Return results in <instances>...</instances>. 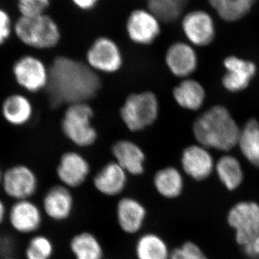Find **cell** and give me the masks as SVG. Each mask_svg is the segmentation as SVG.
<instances>
[{
  "label": "cell",
  "instance_id": "cell-24",
  "mask_svg": "<svg viewBox=\"0 0 259 259\" xmlns=\"http://www.w3.org/2000/svg\"><path fill=\"white\" fill-rule=\"evenodd\" d=\"M69 249L74 259H103L105 250L101 241L90 231H81L72 236Z\"/></svg>",
  "mask_w": 259,
  "mask_h": 259
},
{
  "label": "cell",
  "instance_id": "cell-12",
  "mask_svg": "<svg viewBox=\"0 0 259 259\" xmlns=\"http://www.w3.org/2000/svg\"><path fill=\"white\" fill-rule=\"evenodd\" d=\"M115 215L121 231L132 236L142 231L147 220L148 211L139 199L125 196L117 201Z\"/></svg>",
  "mask_w": 259,
  "mask_h": 259
},
{
  "label": "cell",
  "instance_id": "cell-19",
  "mask_svg": "<svg viewBox=\"0 0 259 259\" xmlns=\"http://www.w3.org/2000/svg\"><path fill=\"white\" fill-rule=\"evenodd\" d=\"M181 164L186 175L196 181L207 179L214 168V162L210 153L206 148L197 145L188 146L184 149Z\"/></svg>",
  "mask_w": 259,
  "mask_h": 259
},
{
  "label": "cell",
  "instance_id": "cell-14",
  "mask_svg": "<svg viewBox=\"0 0 259 259\" xmlns=\"http://www.w3.org/2000/svg\"><path fill=\"white\" fill-rule=\"evenodd\" d=\"M90 174V164L83 155L69 151L61 156L56 168V175L61 185L69 189L83 185Z\"/></svg>",
  "mask_w": 259,
  "mask_h": 259
},
{
  "label": "cell",
  "instance_id": "cell-27",
  "mask_svg": "<svg viewBox=\"0 0 259 259\" xmlns=\"http://www.w3.org/2000/svg\"><path fill=\"white\" fill-rule=\"evenodd\" d=\"M238 145L245 158L259 168V123L250 119L241 131Z\"/></svg>",
  "mask_w": 259,
  "mask_h": 259
},
{
  "label": "cell",
  "instance_id": "cell-10",
  "mask_svg": "<svg viewBox=\"0 0 259 259\" xmlns=\"http://www.w3.org/2000/svg\"><path fill=\"white\" fill-rule=\"evenodd\" d=\"M38 181L31 168L17 165L3 174L2 187L10 198L15 201L30 199L36 193Z\"/></svg>",
  "mask_w": 259,
  "mask_h": 259
},
{
  "label": "cell",
  "instance_id": "cell-30",
  "mask_svg": "<svg viewBox=\"0 0 259 259\" xmlns=\"http://www.w3.org/2000/svg\"><path fill=\"white\" fill-rule=\"evenodd\" d=\"M54 243L44 235H35L30 238L25 248L26 259H51L54 254Z\"/></svg>",
  "mask_w": 259,
  "mask_h": 259
},
{
  "label": "cell",
  "instance_id": "cell-21",
  "mask_svg": "<svg viewBox=\"0 0 259 259\" xmlns=\"http://www.w3.org/2000/svg\"><path fill=\"white\" fill-rule=\"evenodd\" d=\"M153 185L158 195L163 198L175 199L183 192L185 182L178 168L168 166L160 168L154 174Z\"/></svg>",
  "mask_w": 259,
  "mask_h": 259
},
{
  "label": "cell",
  "instance_id": "cell-3",
  "mask_svg": "<svg viewBox=\"0 0 259 259\" xmlns=\"http://www.w3.org/2000/svg\"><path fill=\"white\" fill-rule=\"evenodd\" d=\"M13 28L20 41L34 49H52L61 40L59 25L47 13L33 17L20 16Z\"/></svg>",
  "mask_w": 259,
  "mask_h": 259
},
{
  "label": "cell",
  "instance_id": "cell-36",
  "mask_svg": "<svg viewBox=\"0 0 259 259\" xmlns=\"http://www.w3.org/2000/svg\"><path fill=\"white\" fill-rule=\"evenodd\" d=\"M100 0H71V3L81 11L89 12L95 9Z\"/></svg>",
  "mask_w": 259,
  "mask_h": 259
},
{
  "label": "cell",
  "instance_id": "cell-15",
  "mask_svg": "<svg viewBox=\"0 0 259 259\" xmlns=\"http://www.w3.org/2000/svg\"><path fill=\"white\" fill-rule=\"evenodd\" d=\"M74 198L71 189L62 185H54L42 197V212L55 222H64L72 215Z\"/></svg>",
  "mask_w": 259,
  "mask_h": 259
},
{
  "label": "cell",
  "instance_id": "cell-34",
  "mask_svg": "<svg viewBox=\"0 0 259 259\" xmlns=\"http://www.w3.org/2000/svg\"><path fill=\"white\" fill-rule=\"evenodd\" d=\"M15 248H16V245H15V241L13 238H11V237L3 238L0 254L2 255L3 258L13 257Z\"/></svg>",
  "mask_w": 259,
  "mask_h": 259
},
{
  "label": "cell",
  "instance_id": "cell-23",
  "mask_svg": "<svg viewBox=\"0 0 259 259\" xmlns=\"http://www.w3.org/2000/svg\"><path fill=\"white\" fill-rule=\"evenodd\" d=\"M258 0H207L212 11L223 21L235 23L245 18Z\"/></svg>",
  "mask_w": 259,
  "mask_h": 259
},
{
  "label": "cell",
  "instance_id": "cell-25",
  "mask_svg": "<svg viewBox=\"0 0 259 259\" xmlns=\"http://www.w3.org/2000/svg\"><path fill=\"white\" fill-rule=\"evenodd\" d=\"M174 99L182 108L196 111L202 106L205 92L200 83L194 79H186L174 88Z\"/></svg>",
  "mask_w": 259,
  "mask_h": 259
},
{
  "label": "cell",
  "instance_id": "cell-31",
  "mask_svg": "<svg viewBox=\"0 0 259 259\" xmlns=\"http://www.w3.org/2000/svg\"><path fill=\"white\" fill-rule=\"evenodd\" d=\"M20 16L33 17L46 13L51 0H16Z\"/></svg>",
  "mask_w": 259,
  "mask_h": 259
},
{
  "label": "cell",
  "instance_id": "cell-2",
  "mask_svg": "<svg viewBox=\"0 0 259 259\" xmlns=\"http://www.w3.org/2000/svg\"><path fill=\"white\" fill-rule=\"evenodd\" d=\"M193 134L200 146L228 151L238 145L241 130L226 107L217 105L196 119Z\"/></svg>",
  "mask_w": 259,
  "mask_h": 259
},
{
  "label": "cell",
  "instance_id": "cell-16",
  "mask_svg": "<svg viewBox=\"0 0 259 259\" xmlns=\"http://www.w3.org/2000/svg\"><path fill=\"white\" fill-rule=\"evenodd\" d=\"M128 181V174L117 163L110 161L95 174L93 186L102 195L115 197L125 191Z\"/></svg>",
  "mask_w": 259,
  "mask_h": 259
},
{
  "label": "cell",
  "instance_id": "cell-1",
  "mask_svg": "<svg viewBox=\"0 0 259 259\" xmlns=\"http://www.w3.org/2000/svg\"><path fill=\"white\" fill-rule=\"evenodd\" d=\"M47 87L53 107L88 102L96 97L102 87L101 79L87 63L58 56L49 68Z\"/></svg>",
  "mask_w": 259,
  "mask_h": 259
},
{
  "label": "cell",
  "instance_id": "cell-33",
  "mask_svg": "<svg viewBox=\"0 0 259 259\" xmlns=\"http://www.w3.org/2000/svg\"><path fill=\"white\" fill-rule=\"evenodd\" d=\"M12 32V21L6 10L0 8V46L10 36Z\"/></svg>",
  "mask_w": 259,
  "mask_h": 259
},
{
  "label": "cell",
  "instance_id": "cell-7",
  "mask_svg": "<svg viewBox=\"0 0 259 259\" xmlns=\"http://www.w3.org/2000/svg\"><path fill=\"white\" fill-rule=\"evenodd\" d=\"M180 20L181 28L191 45L207 47L214 40L215 22L207 10L197 8L186 11Z\"/></svg>",
  "mask_w": 259,
  "mask_h": 259
},
{
  "label": "cell",
  "instance_id": "cell-32",
  "mask_svg": "<svg viewBox=\"0 0 259 259\" xmlns=\"http://www.w3.org/2000/svg\"><path fill=\"white\" fill-rule=\"evenodd\" d=\"M170 259H208L202 249L192 241H186L171 250Z\"/></svg>",
  "mask_w": 259,
  "mask_h": 259
},
{
  "label": "cell",
  "instance_id": "cell-13",
  "mask_svg": "<svg viewBox=\"0 0 259 259\" xmlns=\"http://www.w3.org/2000/svg\"><path fill=\"white\" fill-rule=\"evenodd\" d=\"M42 213L30 199L15 201L8 212V221L13 229L20 234H32L41 228Z\"/></svg>",
  "mask_w": 259,
  "mask_h": 259
},
{
  "label": "cell",
  "instance_id": "cell-4",
  "mask_svg": "<svg viewBox=\"0 0 259 259\" xmlns=\"http://www.w3.org/2000/svg\"><path fill=\"white\" fill-rule=\"evenodd\" d=\"M159 114V102L151 91L132 93L120 108V117L131 132H139L153 125Z\"/></svg>",
  "mask_w": 259,
  "mask_h": 259
},
{
  "label": "cell",
  "instance_id": "cell-41",
  "mask_svg": "<svg viewBox=\"0 0 259 259\" xmlns=\"http://www.w3.org/2000/svg\"><path fill=\"white\" fill-rule=\"evenodd\" d=\"M103 259H107V258H103Z\"/></svg>",
  "mask_w": 259,
  "mask_h": 259
},
{
  "label": "cell",
  "instance_id": "cell-6",
  "mask_svg": "<svg viewBox=\"0 0 259 259\" xmlns=\"http://www.w3.org/2000/svg\"><path fill=\"white\" fill-rule=\"evenodd\" d=\"M86 60L94 71L105 74L117 72L123 65L120 47L108 36H100L94 40L87 51Z\"/></svg>",
  "mask_w": 259,
  "mask_h": 259
},
{
  "label": "cell",
  "instance_id": "cell-35",
  "mask_svg": "<svg viewBox=\"0 0 259 259\" xmlns=\"http://www.w3.org/2000/svg\"><path fill=\"white\" fill-rule=\"evenodd\" d=\"M245 254L250 258L259 259V236L243 245Z\"/></svg>",
  "mask_w": 259,
  "mask_h": 259
},
{
  "label": "cell",
  "instance_id": "cell-5",
  "mask_svg": "<svg viewBox=\"0 0 259 259\" xmlns=\"http://www.w3.org/2000/svg\"><path fill=\"white\" fill-rule=\"evenodd\" d=\"M94 110L88 102L69 105L61 120L63 134L79 147L93 146L97 140V131L92 124Z\"/></svg>",
  "mask_w": 259,
  "mask_h": 259
},
{
  "label": "cell",
  "instance_id": "cell-26",
  "mask_svg": "<svg viewBox=\"0 0 259 259\" xmlns=\"http://www.w3.org/2000/svg\"><path fill=\"white\" fill-rule=\"evenodd\" d=\"M3 115L5 120L12 125H24L31 118V102L23 95H11L3 103Z\"/></svg>",
  "mask_w": 259,
  "mask_h": 259
},
{
  "label": "cell",
  "instance_id": "cell-18",
  "mask_svg": "<svg viewBox=\"0 0 259 259\" xmlns=\"http://www.w3.org/2000/svg\"><path fill=\"white\" fill-rule=\"evenodd\" d=\"M227 69L222 82L224 88L232 93L242 91L249 85L256 73V66L252 61L231 56L224 60Z\"/></svg>",
  "mask_w": 259,
  "mask_h": 259
},
{
  "label": "cell",
  "instance_id": "cell-38",
  "mask_svg": "<svg viewBox=\"0 0 259 259\" xmlns=\"http://www.w3.org/2000/svg\"><path fill=\"white\" fill-rule=\"evenodd\" d=\"M3 174L2 173L1 170H0V186H2V181H3Z\"/></svg>",
  "mask_w": 259,
  "mask_h": 259
},
{
  "label": "cell",
  "instance_id": "cell-17",
  "mask_svg": "<svg viewBox=\"0 0 259 259\" xmlns=\"http://www.w3.org/2000/svg\"><path fill=\"white\" fill-rule=\"evenodd\" d=\"M165 63L172 74L186 78L197 69L198 61L197 53L190 44L177 41L167 49Z\"/></svg>",
  "mask_w": 259,
  "mask_h": 259
},
{
  "label": "cell",
  "instance_id": "cell-8",
  "mask_svg": "<svg viewBox=\"0 0 259 259\" xmlns=\"http://www.w3.org/2000/svg\"><path fill=\"white\" fill-rule=\"evenodd\" d=\"M161 20L147 8H136L126 19V34L136 45L150 46L161 35Z\"/></svg>",
  "mask_w": 259,
  "mask_h": 259
},
{
  "label": "cell",
  "instance_id": "cell-9",
  "mask_svg": "<svg viewBox=\"0 0 259 259\" xmlns=\"http://www.w3.org/2000/svg\"><path fill=\"white\" fill-rule=\"evenodd\" d=\"M230 226L236 231L238 244L244 245L259 236V205L253 202H241L228 213Z\"/></svg>",
  "mask_w": 259,
  "mask_h": 259
},
{
  "label": "cell",
  "instance_id": "cell-40",
  "mask_svg": "<svg viewBox=\"0 0 259 259\" xmlns=\"http://www.w3.org/2000/svg\"><path fill=\"white\" fill-rule=\"evenodd\" d=\"M3 259H17V258H14V257H8V258H4Z\"/></svg>",
  "mask_w": 259,
  "mask_h": 259
},
{
  "label": "cell",
  "instance_id": "cell-29",
  "mask_svg": "<svg viewBox=\"0 0 259 259\" xmlns=\"http://www.w3.org/2000/svg\"><path fill=\"white\" fill-rule=\"evenodd\" d=\"M218 176L223 185L229 190L238 188L243 180V173L241 163L232 156H223L216 164Z\"/></svg>",
  "mask_w": 259,
  "mask_h": 259
},
{
  "label": "cell",
  "instance_id": "cell-28",
  "mask_svg": "<svg viewBox=\"0 0 259 259\" xmlns=\"http://www.w3.org/2000/svg\"><path fill=\"white\" fill-rule=\"evenodd\" d=\"M190 0H146V8L162 23L176 22L185 14Z\"/></svg>",
  "mask_w": 259,
  "mask_h": 259
},
{
  "label": "cell",
  "instance_id": "cell-37",
  "mask_svg": "<svg viewBox=\"0 0 259 259\" xmlns=\"http://www.w3.org/2000/svg\"><path fill=\"white\" fill-rule=\"evenodd\" d=\"M7 216L6 207L3 201L0 199V226L4 222Z\"/></svg>",
  "mask_w": 259,
  "mask_h": 259
},
{
  "label": "cell",
  "instance_id": "cell-20",
  "mask_svg": "<svg viewBox=\"0 0 259 259\" xmlns=\"http://www.w3.org/2000/svg\"><path fill=\"white\" fill-rule=\"evenodd\" d=\"M112 153L115 158V161L128 175L139 177L144 175L146 161V153L134 141L129 140L117 141L112 146Z\"/></svg>",
  "mask_w": 259,
  "mask_h": 259
},
{
  "label": "cell",
  "instance_id": "cell-11",
  "mask_svg": "<svg viewBox=\"0 0 259 259\" xmlns=\"http://www.w3.org/2000/svg\"><path fill=\"white\" fill-rule=\"evenodd\" d=\"M15 80L20 86L31 93L47 88L49 71L44 62L35 56H25L13 66Z\"/></svg>",
  "mask_w": 259,
  "mask_h": 259
},
{
  "label": "cell",
  "instance_id": "cell-22",
  "mask_svg": "<svg viewBox=\"0 0 259 259\" xmlns=\"http://www.w3.org/2000/svg\"><path fill=\"white\" fill-rule=\"evenodd\" d=\"M134 252L136 259H170L171 250L163 237L147 232L138 237Z\"/></svg>",
  "mask_w": 259,
  "mask_h": 259
},
{
  "label": "cell",
  "instance_id": "cell-39",
  "mask_svg": "<svg viewBox=\"0 0 259 259\" xmlns=\"http://www.w3.org/2000/svg\"><path fill=\"white\" fill-rule=\"evenodd\" d=\"M2 241H3V237L0 236V249H1Z\"/></svg>",
  "mask_w": 259,
  "mask_h": 259
}]
</instances>
